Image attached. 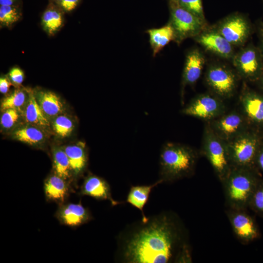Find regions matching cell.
<instances>
[{"label":"cell","mask_w":263,"mask_h":263,"mask_svg":"<svg viewBox=\"0 0 263 263\" xmlns=\"http://www.w3.org/2000/svg\"><path fill=\"white\" fill-rule=\"evenodd\" d=\"M233 64L244 78L258 80L263 71V54L254 46L248 45L233 56Z\"/></svg>","instance_id":"obj_7"},{"label":"cell","mask_w":263,"mask_h":263,"mask_svg":"<svg viewBox=\"0 0 263 263\" xmlns=\"http://www.w3.org/2000/svg\"><path fill=\"white\" fill-rule=\"evenodd\" d=\"M163 183L159 179L152 185L146 186H132L128 193L126 202L140 210L142 213V221H147L148 217L145 215L144 207L148 202L151 189L157 185Z\"/></svg>","instance_id":"obj_21"},{"label":"cell","mask_w":263,"mask_h":263,"mask_svg":"<svg viewBox=\"0 0 263 263\" xmlns=\"http://www.w3.org/2000/svg\"><path fill=\"white\" fill-rule=\"evenodd\" d=\"M196 152L187 145L169 142L162 148L160 155V180L163 182L190 176L197 160Z\"/></svg>","instance_id":"obj_2"},{"label":"cell","mask_w":263,"mask_h":263,"mask_svg":"<svg viewBox=\"0 0 263 263\" xmlns=\"http://www.w3.org/2000/svg\"><path fill=\"white\" fill-rule=\"evenodd\" d=\"M261 180L255 169L232 167L222 183L230 209L245 210Z\"/></svg>","instance_id":"obj_3"},{"label":"cell","mask_w":263,"mask_h":263,"mask_svg":"<svg viewBox=\"0 0 263 263\" xmlns=\"http://www.w3.org/2000/svg\"><path fill=\"white\" fill-rule=\"evenodd\" d=\"M149 35L150 43L155 56L169 42L175 40V34L172 27L168 23L159 28L150 29L147 31Z\"/></svg>","instance_id":"obj_22"},{"label":"cell","mask_w":263,"mask_h":263,"mask_svg":"<svg viewBox=\"0 0 263 263\" xmlns=\"http://www.w3.org/2000/svg\"><path fill=\"white\" fill-rule=\"evenodd\" d=\"M19 14L16 8L12 6H0V22L1 24L9 26L17 22Z\"/></svg>","instance_id":"obj_30"},{"label":"cell","mask_w":263,"mask_h":263,"mask_svg":"<svg viewBox=\"0 0 263 263\" xmlns=\"http://www.w3.org/2000/svg\"><path fill=\"white\" fill-rule=\"evenodd\" d=\"M53 168L55 173L68 181L72 176L70 162L64 150L54 148L52 150Z\"/></svg>","instance_id":"obj_25"},{"label":"cell","mask_w":263,"mask_h":263,"mask_svg":"<svg viewBox=\"0 0 263 263\" xmlns=\"http://www.w3.org/2000/svg\"><path fill=\"white\" fill-rule=\"evenodd\" d=\"M207 50L225 58L233 56V45L215 29H205L195 37Z\"/></svg>","instance_id":"obj_13"},{"label":"cell","mask_w":263,"mask_h":263,"mask_svg":"<svg viewBox=\"0 0 263 263\" xmlns=\"http://www.w3.org/2000/svg\"><path fill=\"white\" fill-rule=\"evenodd\" d=\"M203 139V152L222 183L232 167L226 142L217 136L210 127L206 128Z\"/></svg>","instance_id":"obj_5"},{"label":"cell","mask_w":263,"mask_h":263,"mask_svg":"<svg viewBox=\"0 0 263 263\" xmlns=\"http://www.w3.org/2000/svg\"><path fill=\"white\" fill-rule=\"evenodd\" d=\"M259 35L263 51V27L261 25L259 28Z\"/></svg>","instance_id":"obj_38"},{"label":"cell","mask_w":263,"mask_h":263,"mask_svg":"<svg viewBox=\"0 0 263 263\" xmlns=\"http://www.w3.org/2000/svg\"><path fill=\"white\" fill-rule=\"evenodd\" d=\"M256 166L263 172V144L261 145L256 160Z\"/></svg>","instance_id":"obj_35"},{"label":"cell","mask_w":263,"mask_h":263,"mask_svg":"<svg viewBox=\"0 0 263 263\" xmlns=\"http://www.w3.org/2000/svg\"><path fill=\"white\" fill-rule=\"evenodd\" d=\"M21 111L14 109L4 111L0 118V125L6 130L10 129L17 124L20 118Z\"/></svg>","instance_id":"obj_32"},{"label":"cell","mask_w":263,"mask_h":263,"mask_svg":"<svg viewBox=\"0 0 263 263\" xmlns=\"http://www.w3.org/2000/svg\"><path fill=\"white\" fill-rule=\"evenodd\" d=\"M34 94L40 108L49 119L54 118L64 112V103L54 93L40 91Z\"/></svg>","instance_id":"obj_20"},{"label":"cell","mask_w":263,"mask_h":263,"mask_svg":"<svg viewBox=\"0 0 263 263\" xmlns=\"http://www.w3.org/2000/svg\"><path fill=\"white\" fill-rule=\"evenodd\" d=\"M28 97V94H27L24 91L21 90H16L2 100L1 104V109L2 111L9 109H14L22 112Z\"/></svg>","instance_id":"obj_26"},{"label":"cell","mask_w":263,"mask_h":263,"mask_svg":"<svg viewBox=\"0 0 263 263\" xmlns=\"http://www.w3.org/2000/svg\"><path fill=\"white\" fill-rule=\"evenodd\" d=\"M245 120L236 113L219 116L211 122L210 128L220 138L228 142L245 131Z\"/></svg>","instance_id":"obj_11"},{"label":"cell","mask_w":263,"mask_h":263,"mask_svg":"<svg viewBox=\"0 0 263 263\" xmlns=\"http://www.w3.org/2000/svg\"><path fill=\"white\" fill-rule=\"evenodd\" d=\"M206 77L208 86L220 97L227 98L233 95L236 78L229 69L221 65L213 66L208 70Z\"/></svg>","instance_id":"obj_10"},{"label":"cell","mask_w":263,"mask_h":263,"mask_svg":"<svg viewBox=\"0 0 263 263\" xmlns=\"http://www.w3.org/2000/svg\"><path fill=\"white\" fill-rule=\"evenodd\" d=\"M226 144L232 167L255 169L261 145L256 134L245 131Z\"/></svg>","instance_id":"obj_4"},{"label":"cell","mask_w":263,"mask_h":263,"mask_svg":"<svg viewBox=\"0 0 263 263\" xmlns=\"http://www.w3.org/2000/svg\"><path fill=\"white\" fill-rule=\"evenodd\" d=\"M225 106L217 97L209 94H202L192 100L182 110L188 115L203 119H213L222 115Z\"/></svg>","instance_id":"obj_9"},{"label":"cell","mask_w":263,"mask_h":263,"mask_svg":"<svg viewBox=\"0 0 263 263\" xmlns=\"http://www.w3.org/2000/svg\"><path fill=\"white\" fill-rule=\"evenodd\" d=\"M260 25L263 27V23L261 22Z\"/></svg>","instance_id":"obj_40"},{"label":"cell","mask_w":263,"mask_h":263,"mask_svg":"<svg viewBox=\"0 0 263 263\" xmlns=\"http://www.w3.org/2000/svg\"><path fill=\"white\" fill-rule=\"evenodd\" d=\"M22 115L25 122L43 130L50 127L49 119L47 118L40 108L34 93L28 91V97L22 111Z\"/></svg>","instance_id":"obj_19"},{"label":"cell","mask_w":263,"mask_h":263,"mask_svg":"<svg viewBox=\"0 0 263 263\" xmlns=\"http://www.w3.org/2000/svg\"><path fill=\"white\" fill-rule=\"evenodd\" d=\"M11 85L10 82L6 77H0V92L2 94H6Z\"/></svg>","instance_id":"obj_36"},{"label":"cell","mask_w":263,"mask_h":263,"mask_svg":"<svg viewBox=\"0 0 263 263\" xmlns=\"http://www.w3.org/2000/svg\"><path fill=\"white\" fill-rule=\"evenodd\" d=\"M205 58L198 49H193L187 55L183 74V85H193L200 77Z\"/></svg>","instance_id":"obj_18"},{"label":"cell","mask_w":263,"mask_h":263,"mask_svg":"<svg viewBox=\"0 0 263 263\" xmlns=\"http://www.w3.org/2000/svg\"><path fill=\"white\" fill-rule=\"evenodd\" d=\"M56 216L63 225L71 227L81 225L92 218L89 210L81 204L67 203L60 205Z\"/></svg>","instance_id":"obj_14"},{"label":"cell","mask_w":263,"mask_h":263,"mask_svg":"<svg viewBox=\"0 0 263 263\" xmlns=\"http://www.w3.org/2000/svg\"><path fill=\"white\" fill-rule=\"evenodd\" d=\"M231 45L244 44L250 33V26L242 15L231 14L224 19L215 28Z\"/></svg>","instance_id":"obj_8"},{"label":"cell","mask_w":263,"mask_h":263,"mask_svg":"<svg viewBox=\"0 0 263 263\" xmlns=\"http://www.w3.org/2000/svg\"><path fill=\"white\" fill-rule=\"evenodd\" d=\"M227 215L234 234L241 242L247 243L258 238L257 227L245 210L230 209Z\"/></svg>","instance_id":"obj_12"},{"label":"cell","mask_w":263,"mask_h":263,"mask_svg":"<svg viewBox=\"0 0 263 263\" xmlns=\"http://www.w3.org/2000/svg\"><path fill=\"white\" fill-rule=\"evenodd\" d=\"M69 159L72 174L79 175L85 169L87 157L83 146L69 145L64 149Z\"/></svg>","instance_id":"obj_23"},{"label":"cell","mask_w":263,"mask_h":263,"mask_svg":"<svg viewBox=\"0 0 263 263\" xmlns=\"http://www.w3.org/2000/svg\"><path fill=\"white\" fill-rule=\"evenodd\" d=\"M169 23L175 34L174 41L179 44L188 38L195 37L206 29V20L187 10L169 3Z\"/></svg>","instance_id":"obj_6"},{"label":"cell","mask_w":263,"mask_h":263,"mask_svg":"<svg viewBox=\"0 0 263 263\" xmlns=\"http://www.w3.org/2000/svg\"><path fill=\"white\" fill-rule=\"evenodd\" d=\"M11 81L17 85L22 83L24 79V74L22 70L19 68H13L9 73Z\"/></svg>","instance_id":"obj_33"},{"label":"cell","mask_w":263,"mask_h":263,"mask_svg":"<svg viewBox=\"0 0 263 263\" xmlns=\"http://www.w3.org/2000/svg\"><path fill=\"white\" fill-rule=\"evenodd\" d=\"M80 193L98 200H109L113 206L123 203L122 202L113 200L108 183L103 178L95 175H89L85 179L81 187Z\"/></svg>","instance_id":"obj_15"},{"label":"cell","mask_w":263,"mask_h":263,"mask_svg":"<svg viewBox=\"0 0 263 263\" xmlns=\"http://www.w3.org/2000/svg\"><path fill=\"white\" fill-rule=\"evenodd\" d=\"M248 207L263 215V181L259 182L250 200Z\"/></svg>","instance_id":"obj_31"},{"label":"cell","mask_w":263,"mask_h":263,"mask_svg":"<svg viewBox=\"0 0 263 263\" xmlns=\"http://www.w3.org/2000/svg\"><path fill=\"white\" fill-rule=\"evenodd\" d=\"M43 188L46 199L59 205L64 203L70 191L68 181L55 173L45 179Z\"/></svg>","instance_id":"obj_17"},{"label":"cell","mask_w":263,"mask_h":263,"mask_svg":"<svg viewBox=\"0 0 263 263\" xmlns=\"http://www.w3.org/2000/svg\"><path fill=\"white\" fill-rule=\"evenodd\" d=\"M42 23L47 32L50 34H53L62 25L61 15L54 10H47L43 15Z\"/></svg>","instance_id":"obj_28"},{"label":"cell","mask_w":263,"mask_h":263,"mask_svg":"<svg viewBox=\"0 0 263 263\" xmlns=\"http://www.w3.org/2000/svg\"><path fill=\"white\" fill-rule=\"evenodd\" d=\"M260 78L261 79L262 84L263 85V73H262V75L261 76Z\"/></svg>","instance_id":"obj_39"},{"label":"cell","mask_w":263,"mask_h":263,"mask_svg":"<svg viewBox=\"0 0 263 263\" xmlns=\"http://www.w3.org/2000/svg\"><path fill=\"white\" fill-rule=\"evenodd\" d=\"M120 257L129 263H176L187 244L175 218L162 213L133 225L120 237Z\"/></svg>","instance_id":"obj_1"},{"label":"cell","mask_w":263,"mask_h":263,"mask_svg":"<svg viewBox=\"0 0 263 263\" xmlns=\"http://www.w3.org/2000/svg\"><path fill=\"white\" fill-rule=\"evenodd\" d=\"M15 0H0V6H11Z\"/></svg>","instance_id":"obj_37"},{"label":"cell","mask_w":263,"mask_h":263,"mask_svg":"<svg viewBox=\"0 0 263 263\" xmlns=\"http://www.w3.org/2000/svg\"><path fill=\"white\" fill-rule=\"evenodd\" d=\"M241 102L246 118L256 125L263 126V96L245 89L241 96Z\"/></svg>","instance_id":"obj_16"},{"label":"cell","mask_w":263,"mask_h":263,"mask_svg":"<svg viewBox=\"0 0 263 263\" xmlns=\"http://www.w3.org/2000/svg\"><path fill=\"white\" fill-rule=\"evenodd\" d=\"M43 130L34 126H26L14 131L12 135L15 139L30 145H38L45 139Z\"/></svg>","instance_id":"obj_24"},{"label":"cell","mask_w":263,"mask_h":263,"mask_svg":"<svg viewBox=\"0 0 263 263\" xmlns=\"http://www.w3.org/2000/svg\"><path fill=\"white\" fill-rule=\"evenodd\" d=\"M52 127L57 136L64 138L71 134L74 130V125L69 117L60 114L54 118L52 122Z\"/></svg>","instance_id":"obj_27"},{"label":"cell","mask_w":263,"mask_h":263,"mask_svg":"<svg viewBox=\"0 0 263 263\" xmlns=\"http://www.w3.org/2000/svg\"><path fill=\"white\" fill-rule=\"evenodd\" d=\"M60 0V1H61V0Z\"/></svg>","instance_id":"obj_41"},{"label":"cell","mask_w":263,"mask_h":263,"mask_svg":"<svg viewBox=\"0 0 263 263\" xmlns=\"http://www.w3.org/2000/svg\"><path fill=\"white\" fill-rule=\"evenodd\" d=\"M78 0H61V4L65 10L70 11L73 10L76 7Z\"/></svg>","instance_id":"obj_34"},{"label":"cell","mask_w":263,"mask_h":263,"mask_svg":"<svg viewBox=\"0 0 263 263\" xmlns=\"http://www.w3.org/2000/svg\"><path fill=\"white\" fill-rule=\"evenodd\" d=\"M169 2L205 19L202 0H169Z\"/></svg>","instance_id":"obj_29"}]
</instances>
